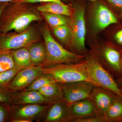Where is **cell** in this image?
<instances>
[{"instance_id": "6da1fadb", "label": "cell", "mask_w": 122, "mask_h": 122, "mask_svg": "<svg viewBox=\"0 0 122 122\" xmlns=\"http://www.w3.org/2000/svg\"><path fill=\"white\" fill-rule=\"evenodd\" d=\"M43 18L37 7L29 3L9 2L0 14V33L14 30L20 32L34 21H42Z\"/></svg>"}, {"instance_id": "7a4b0ae2", "label": "cell", "mask_w": 122, "mask_h": 122, "mask_svg": "<svg viewBox=\"0 0 122 122\" xmlns=\"http://www.w3.org/2000/svg\"><path fill=\"white\" fill-rule=\"evenodd\" d=\"M85 19L86 39L99 36L107 27L119 22L117 15L105 0H87Z\"/></svg>"}, {"instance_id": "3957f363", "label": "cell", "mask_w": 122, "mask_h": 122, "mask_svg": "<svg viewBox=\"0 0 122 122\" xmlns=\"http://www.w3.org/2000/svg\"><path fill=\"white\" fill-rule=\"evenodd\" d=\"M89 53L111 74L121 75V53L113 44L101 36L86 38Z\"/></svg>"}, {"instance_id": "277c9868", "label": "cell", "mask_w": 122, "mask_h": 122, "mask_svg": "<svg viewBox=\"0 0 122 122\" xmlns=\"http://www.w3.org/2000/svg\"><path fill=\"white\" fill-rule=\"evenodd\" d=\"M87 0H73L70 3L74 9L70 16L69 26L72 33V39L66 49L75 54L86 56L88 49L86 46V26L85 11Z\"/></svg>"}, {"instance_id": "5b68a950", "label": "cell", "mask_w": 122, "mask_h": 122, "mask_svg": "<svg viewBox=\"0 0 122 122\" xmlns=\"http://www.w3.org/2000/svg\"><path fill=\"white\" fill-rule=\"evenodd\" d=\"M46 48V57L42 67L61 63H75L85 59V56L78 55L66 49L54 38L47 23L38 25Z\"/></svg>"}, {"instance_id": "8992f818", "label": "cell", "mask_w": 122, "mask_h": 122, "mask_svg": "<svg viewBox=\"0 0 122 122\" xmlns=\"http://www.w3.org/2000/svg\"><path fill=\"white\" fill-rule=\"evenodd\" d=\"M42 71L58 83L86 81L98 86L90 76L85 59L77 63H61L42 67Z\"/></svg>"}, {"instance_id": "52a82bcc", "label": "cell", "mask_w": 122, "mask_h": 122, "mask_svg": "<svg viewBox=\"0 0 122 122\" xmlns=\"http://www.w3.org/2000/svg\"><path fill=\"white\" fill-rule=\"evenodd\" d=\"M42 39L38 26L30 25L19 33L9 32L0 33V51H10L28 47L41 41Z\"/></svg>"}, {"instance_id": "ba28073f", "label": "cell", "mask_w": 122, "mask_h": 122, "mask_svg": "<svg viewBox=\"0 0 122 122\" xmlns=\"http://www.w3.org/2000/svg\"><path fill=\"white\" fill-rule=\"evenodd\" d=\"M85 60L90 76L98 86L109 90L122 98V91L111 74L89 52L85 56Z\"/></svg>"}, {"instance_id": "9c48e42d", "label": "cell", "mask_w": 122, "mask_h": 122, "mask_svg": "<svg viewBox=\"0 0 122 122\" xmlns=\"http://www.w3.org/2000/svg\"><path fill=\"white\" fill-rule=\"evenodd\" d=\"M64 96V101L68 105L89 98L91 94L96 86L86 81H77L61 83Z\"/></svg>"}, {"instance_id": "30bf717a", "label": "cell", "mask_w": 122, "mask_h": 122, "mask_svg": "<svg viewBox=\"0 0 122 122\" xmlns=\"http://www.w3.org/2000/svg\"><path fill=\"white\" fill-rule=\"evenodd\" d=\"M42 68L41 65L31 66L21 70L9 83L8 88L13 92L25 89L38 77L43 74Z\"/></svg>"}, {"instance_id": "8fae6325", "label": "cell", "mask_w": 122, "mask_h": 122, "mask_svg": "<svg viewBox=\"0 0 122 122\" xmlns=\"http://www.w3.org/2000/svg\"><path fill=\"white\" fill-rule=\"evenodd\" d=\"M50 104L42 105L40 104H26L17 105H12L10 121L14 119H24L32 121L41 117L47 110Z\"/></svg>"}, {"instance_id": "7c38bea8", "label": "cell", "mask_w": 122, "mask_h": 122, "mask_svg": "<svg viewBox=\"0 0 122 122\" xmlns=\"http://www.w3.org/2000/svg\"><path fill=\"white\" fill-rule=\"evenodd\" d=\"M116 95L109 90L96 86L92 91L89 99L94 105L99 115L104 117L105 112Z\"/></svg>"}, {"instance_id": "4fadbf2b", "label": "cell", "mask_w": 122, "mask_h": 122, "mask_svg": "<svg viewBox=\"0 0 122 122\" xmlns=\"http://www.w3.org/2000/svg\"><path fill=\"white\" fill-rule=\"evenodd\" d=\"M45 117L46 122H72L69 105L63 100L54 102L50 105Z\"/></svg>"}, {"instance_id": "5bb4252c", "label": "cell", "mask_w": 122, "mask_h": 122, "mask_svg": "<svg viewBox=\"0 0 122 122\" xmlns=\"http://www.w3.org/2000/svg\"><path fill=\"white\" fill-rule=\"evenodd\" d=\"M12 104L13 105L26 104H50L55 101L46 98L39 91L22 90V91L12 92Z\"/></svg>"}, {"instance_id": "9a60e30c", "label": "cell", "mask_w": 122, "mask_h": 122, "mask_svg": "<svg viewBox=\"0 0 122 122\" xmlns=\"http://www.w3.org/2000/svg\"><path fill=\"white\" fill-rule=\"evenodd\" d=\"M72 122L75 119L99 116L94 105L89 99H83L69 105Z\"/></svg>"}, {"instance_id": "2e32d148", "label": "cell", "mask_w": 122, "mask_h": 122, "mask_svg": "<svg viewBox=\"0 0 122 122\" xmlns=\"http://www.w3.org/2000/svg\"><path fill=\"white\" fill-rule=\"evenodd\" d=\"M37 8L40 12H48L68 16L72 15L74 10L70 3L66 4L64 3L56 2H44L37 6Z\"/></svg>"}, {"instance_id": "e0dca14e", "label": "cell", "mask_w": 122, "mask_h": 122, "mask_svg": "<svg viewBox=\"0 0 122 122\" xmlns=\"http://www.w3.org/2000/svg\"><path fill=\"white\" fill-rule=\"evenodd\" d=\"M30 56L31 66L41 65L46 57V48L44 41L38 42L27 47Z\"/></svg>"}, {"instance_id": "ac0fdd59", "label": "cell", "mask_w": 122, "mask_h": 122, "mask_svg": "<svg viewBox=\"0 0 122 122\" xmlns=\"http://www.w3.org/2000/svg\"><path fill=\"white\" fill-rule=\"evenodd\" d=\"M104 118L107 122H122V98L116 95L105 112Z\"/></svg>"}, {"instance_id": "d6986e66", "label": "cell", "mask_w": 122, "mask_h": 122, "mask_svg": "<svg viewBox=\"0 0 122 122\" xmlns=\"http://www.w3.org/2000/svg\"><path fill=\"white\" fill-rule=\"evenodd\" d=\"M46 98L57 101H64V96L61 84L55 82L46 85L38 91Z\"/></svg>"}, {"instance_id": "ffe728a7", "label": "cell", "mask_w": 122, "mask_h": 122, "mask_svg": "<svg viewBox=\"0 0 122 122\" xmlns=\"http://www.w3.org/2000/svg\"><path fill=\"white\" fill-rule=\"evenodd\" d=\"M11 51L15 66L22 69L31 66L30 56L27 47Z\"/></svg>"}, {"instance_id": "44dd1931", "label": "cell", "mask_w": 122, "mask_h": 122, "mask_svg": "<svg viewBox=\"0 0 122 122\" xmlns=\"http://www.w3.org/2000/svg\"><path fill=\"white\" fill-rule=\"evenodd\" d=\"M50 28L51 30L61 42V45L66 49L72 39V31L70 26L69 25H62Z\"/></svg>"}, {"instance_id": "7402d4cb", "label": "cell", "mask_w": 122, "mask_h": 122, "mask_svg": "<svg viewBox=\"0 0 122 122\" xmlns=\"http://www.w3.org/2000/svg\"><path fill=\"white\" fill-rule=\"evenodd\" d=\"M41 13L50 27L69 25L70 16L48 12H41Z\"/></svg>"}, {"instance_id": "603a6c76", "label": "cell", "mask_w": 122, "mask_h": 122, "mask_svg": "<svg viewBox=\"0 0 122 122\" xmlns=\"http://www.w3.org/2000/svg\"><path fill=\"white\" fill-rule=\"evenodd\" d=\"M56 82L52 77L48 74H43L36 79L31 84L24 90L30 91H38L46 85Z\"/></svg>"}, {"instance_id": "cb8c5ba5", "label": "cell", "mask_w": 122, "mask_h": 122, "mask_svg": "<svg viewBox=\"0 0 122 122\" xmlns=\"http://www.w3.org/2000/svg\"><path fill=\"white\" fill-rule=\"evenodd\" d=\"M22 69L15 66L13 68L0 73V88L8 87L9 83L17 72Z\"/></svg>"}, {"instance_id": "d4e9b609", "label": "cell", "mask_w": 122, "mask_h": 122, "mask_svg": "<svg viewBox=\"0 0 122 122\" xmlns=\"http://www.w3.org/2000/svg\"><path fill=\"white\" fill-rule=\"evenodd\" d=\"M11 51H0V73L15 66Z\"/></svg>"}, {"instance_id": "484cf974", "label": "cell", "mask_w": 122, "mask_h": 122, "mask_svg": "<svg viewBox=\"0 0 122 122\" xmlns=\"http://www.w3.org/2000/svg\"><path fill=\"white\" fill-rule=\"evenodd\" d=\"M12 105L0 102V122L10 121Z\"/></svg>"}, {"instance_id": "4316f807", "label": "cell", "mask_w": 122, "mask_h": 122, "mask_svg": "<svg viewBox=\"0 0 122 122\" xmlns=\"http://www.w3.org/2000/svg\"><path fill=\"white\" fill-rule=\"evenodd\" d=\"M100 35L107 41L112 40L116 45L122 46V29L117 30L112 34L102 33Z\"/></svg>"}, {"instance_id": "83f0119b", "label": "cell", "mask_w": 122, "mask_h": 122, "mask_svg": "<svg viewBox=\"0 0 122 122\" xmlns=\"http://www.w3.org/2000/svg\"><path fill=\"white\" fill-rule=\"evenodd\" d=\"M12 92L8 87L0 88V102L7 103L12 105Z\"/></svg>"}, {"instance_id": "f1b7e54d", "label": "cell", "mask_w": 122, "mask_h": 122, "mask_svg": "<svg viewBox=\"0 0 122 122\" xmlns=\"http://www.w3.org/2000/svg\"><path fill=\"white\" fill-rule=\"evenodd\" d=\"M109 4L113 11L119 14V16L122 17V0H105Z\"/></svg>"}, {"instance_id": "f546056e", "label": "cell", "mask_w": 122, "mask_h": 122, "mask_svg": "<svg viewBox=\"0 0 122 122\" xmlns=\"http://www.w3.org/2000/svg\"><path fill=\"white\" fill-rule=\"evenodd\" d=\"M72 122H107L105 118L99 116L75 119Z\"/></svg>"}, {"instance_id": "4dcf8cb0", "label": "cell", "mask_w": 122, "mask_h": 122, "mask_svg": "<svg viewBox=\"0 0 122 122\" xmlns=\"http://www.w3.org/2000/svg\"><path fill=\"white\" fill-rule=\"evenodd\" d=\"M12 2H23V3H29V4H33V3H37V2L44 3V2H56L60 3H63L62 1L61 0H16Z\"/></svg>"}, {"instance_id": "1f68e13d", "label": "cell", "mask_w": 122, "mask_h": 122, "mask_svg": "<svg viewBox=\"0 0 122 122\" xmlns=\"http://www.w3.org/2000/svg\"><path fill=\"white\" fill-rule=\"evenodd\" d=\"M116 81L117 84L118 86L122 91V76L119 77V78Z\"/></svg>"}, {"instance_id": "d6a6232c", "label": "cell", "mask_w": 122, "mask_h": 122, "mask_svg": "<svg viewBox=\"0 0 122 122\" xmlns=\"http://www.w3.org/2000/svg\"><path fill=\"white\" fill-rule=\"evenodd\" d=\"M13 122H30L32 121L30 120H26L24 119H12L10 121Z\"/></svg>"}, {"instance_id": "836d02e7", "label": "cell", "mask_w": 122, "mask_h": 122, "mask_svg": "<svg viewBox=\"0 0 122 122\" xmlns=\"http://www.w3.org/2000/svg\"><path fill=\"white\" fill-rule=\"evenodd\" d=\"M9 2H0V14L4 8Z\"/></svg>"}, {"instance_id": "e575fe53", "label": "cell", "mask_w": 122, "mask_h": 122, "mask_svg": "<svg viewBox=\"0 0 122 122\" xmlns=\"http://www.w3.org/2000/svg\"><path fill=\"white\" fill-rule=\"evenodd\" d=\"M16 0H0V2H10Z\"/></svg>"}, {"instance_id": "d590c367", "label": "cell", "mask_w": 122, "mask_h": 122, "mask_svg": "<svg viewBox=\"0 0 122 122\" xmlns=\"http://www.w3.org/2000/svg\"><path fill=\"white\" fill-rule=\"evenodd\" d=\"M73 0H61L62 1V2H71L72 1H73ZM87 1H94L96 0H87Z\"/></svg>"}, {"instance_id": "8d00e7d4", "label": "cell", "mask_w": 122, "mask_h": 122, "mask_svg": "<svg viewBox=\"0 0 122 122\" xmlns=\"http://www.w3.org/2000/svg\"><path fill=\"white\" fill-rule=\"evenodd\" d=\"M121 68H122V72H121V76H122V54H121Z\"/></svg>"}]
</instances>
